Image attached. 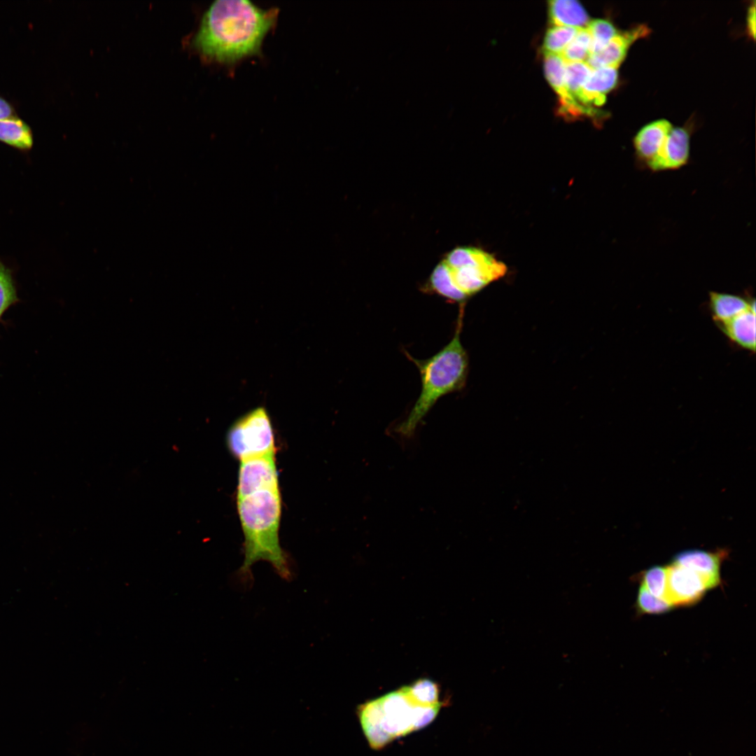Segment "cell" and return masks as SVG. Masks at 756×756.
Masks as SVG:
<instances>
[{
	"label": "cell",
	"mask_w": 756,
	"mask_h": 756,
	"mask_svg": "<svg viewBox=\"0 0 756 756\" xmlns=\"http://www.w3.org/2000/svg\"><path fill=\"white\" fill-rule=\"evenodd\" d=\"M276 15V9L262 10L247 0H217L204 14L192 46L209 60L236 62L260 52Z\"/></svg>",
	"instance_id": "1"
},
{
	"label": "cell",
	"mask_w": 756,
	"mask_h": 756,
	"mask_svg": "<svg viewBox=\"0 0 756 756\" xmlns=\"http://www.w3.org/2000/svg\"><path fill=\"white\" fill-rule=\"evenodd\" d=\"M463 315V304L451 340L431 357L417 359L405 352L419 371L421 387L408 414L389 431L402 445L414 439L419 424L441 398L461 391L466 384L469 360L461 340Z\"/></svg>",
	"instance_id": "2"
},
{
	"label": "cell",
	"mask_w": 756,
	"mask_h": 756,
	"mask_svg": "<svg viewBox=\"0 0 756 756\" xmlns=\"http://www.w3.org/2000/svg\"><path fill=\"white\" fill-rule=\"evenodd\" d=\"M237 508L244 536V559L237 573L240 581L252 582L251 566L259 561L269 562L281 578L291 580L290 561L279 541L280 489H265L237 498Z\"/></svg>",
	"instance_id": "3"
},
{
	"label": "cell",
	"mask_w": 756,
	"mask_h": 756,
	"mask_svg": "<svg viewBox=\"0 0 756 756\" xmlns=\"http://www.w3.org/2000/svg\"><path fill=\"white\" fill-rule=\"evenodd\" d=\"M440 707L417 703L402 687L364 704L358 715L370 746L379 749L396 737L426 726Z\"/></svg>",
	"instance_id": "4"
},
{
	"label": "cell",
	"mask_w": 756,
	"mask_h": 756,
	"mask_svg": "<svg viewBox=\"0 0 756 756\" xmlns=\"http://www.w3.org/2000/svg\"><path fill=\"white\" fill-rule=\"evenodd\" d=\"M225 442L230 453L240 461L276 454L274 428L262 407L237 419L229 428Z\"/></svg>",
	"instance_id": "5"
},
{
	"label": "cell",
	"mask_w": 756,
	"mask_h": 756,
	"mask_svg": "<svg viewBox=\"0 0 756 756\" xmlns=\"http://www.w3.org/2000/svg\"><path fill=\"white\" fill-rule=\"evenodd\" d=\"M667 568L665 599L673 606L693 605L699 601L712 584L699 573L671 564Z\"/></svg>",
	"instance_id": "6"
},
{
	"label": "cell",
	"mask_w": 756,
	"mask_h": 756,
	"mask_svg": "<svg viewBox=\"0 0 756 756\" xmlns=\"http://www.w3.org/2000/svg\"><path fill=\"white\" fill-rule=\"evenodd\" d=\"M279 489L275 456L240 461L236 498L265 489Z\"/></svg>",
	"instance_id": "7"
},
{
	"label": "cell",
	"mask_w": 756,
	"mask_h": 756,
	"mask_svg": "<svg viewBox=\"0 0 756 756\" xmlns=\"http://www.w3.org/2000/svg\"><path fill=\"white\" fill-rule=\"evenodd\" d=\"M446 265L454 284L467 298L491 282L502 278L507 270L505 264L496 259L488 262L458 267H449L447 264Z\"/></svg>",
	"instance_id": "8"
},
{
	"label": "cell",
	"mask_w": 756,
	"mask_h": 756,
	"mask_svg": "<svg viewBox=\"0 0 756 756\" xmlns=\"http://www.w3.org/2000/svg\"><path fill=\"white\" fill-rule=\"evenodd\" d=\"M545 77L559 97V113L562 117L575 120L591 117L592 109L578 103L570 94L565 81V63L559 55L544 53Z\"/></svg>",
	"instance_id": "9"
},
{
	"label": "cell",
	"mask_w": 756,
	"mask_h": 756,
	"mask_svg": "<svg viewBox=\"0 0 756 756\" xmlns=\"http://www.w3.org/2000/svg\"><path fill=\"white\" fill-rule=\"evenodd\" d=\"M689 157V133L683 128H674L666 136L648 169L652 172L678 169L687 163Z\"/></svg>",
	"instance_id": "10"
},
{
	"label": "cell",
	"mask_w": 756,
	"mask_h": 756,
	"mask_svg": "<svg viewBox=\"0 0 756 756\" xmlns=\"http://www.w3.org/2000/svg\"><path fill=\"white\" fill-rule=\"evenodd\" d=\"M648 33V27L641 25L623 34H617L601 50L590 55L585 62L592 70L601 67L617 69L630 45Z\"/></svg>",
	"instance_id": "11"
},
{
	"label": "cell",
	"mask_w": 756,
	"mask_h": 756,
	"mask_svg": "<svg viewBox=\"0 0 756 756\" xmlns=\"http://www.w3.org/2000/svg\"><path fill=\"white\" fill-rule=\"evenodd\" d=\"M672 129L671 124L662 119L646 125L637 133L634 146L640 168H648Z\"/></svg>",
	"instance_id": "12"
},
{
	"label": "cell",
	"mask_w": 756,
	"mask_h": 756,
	"mask_svg": "<svg viewBox=\"0 0 756 756\" xmlns=\"http://www.w3.org/2000/svg\"><path fill=\"white\" fill-rule=\"evenodd\" d=\"M724 554L723 551L689 550L676 554L672 563L699 573L715 587L720 582V568Z\"/></svg>",
	"instance_id": "13"
},
{
	"label": "cell",
	"mask_w": 756,
	"mask_h": 756,
	"mask_svg": "<svg viewBox=\"0 0 756 756\" xmlns=\"http://www.w3.org/2000/svg\"><path fill=\"white\" fill-rule=\"evenodd\" d=\"M617 80L615 68L601 67L593 70L582 86L580 104L589 108L603 104L606 94L615 88Z\"/></svg>",
	"instance_id": "14"
},
{
	"label": "cell",
	"mask_w": 756,
	"mask_h": 756,
	"mask_svg": "<svg viewBox=\"0 0 756 756\" xmlns=\"http://www.w3.org/2000/svg\"><path fill=\"white\" fill-rule=\"evenodd\" d=\"M717 325L736 344L744 349L755 351V312L748 309Z\"/></svg>",
	"instance_id": "15"
},
{
	"label": "cell",
	"mask_w": 756,
	"mask_h": 756,
	"mask_svg": "<svg viewBox=\"0 0 756 756\" xmlns=\"http://www.w3.org/2000/svg\"><path fill=\"white\" fill-rule=\"evenodd\" d=\"M709 307L713 319L718 323L748 309L755 312V300L734 294L711 291L709 293Z\"/></svg>",
	"instance_id": "16"
},
{
	"label": "cell",
	"mask_w": 756,
	"mask_h": 756,
	"mask_svg": "<svg viewBox=\"0 0 756 756\" xmlns=\"http://www.w3.org/2000/svg\"><path fill=\"white\" fill-rule=\"evenodd\" d=\"M550 22L556 27L578 29L587 27L589 16L580 2L574 0H553L548 2Z\"/></svg>",
	"instance_id": "17"
},
{
	"label": "cell",
	"mask_w": 756,
	"mask_h": 756,
	"mask_svg": "<svg viewBox=\"0 0 756 756\" xmlns=\"http://www.w3.org/2000/svg\"><path fill=\"white\" fill-rule=\"evenodd\" d=\"M0 141L22 152L34 144L30 125L18 115L0 120Z\"/></svg>",
	"instance_id": "18"
},
{
	"label": "cell",
	"mask_w": 756,
	"mask_h": 756,
	"mask_svg": "<svg viewBox=\"0 0 756 756\" xmlns=\"http://www.w3.org/2000/svg\"><path fill=\"white\" fill-rule=\"evenodd\" d=\"M425 290L435 293L450 302L463 304L467 298L453 283L447 266L442 260L431 273Z\"/></svg>",
	"instance_id": "19"
},
{
	"label": "cell",
	"mask_w": 756,
	"mask_h": 756,
	"mask_svg": "<svg viewBox=\"0 0 756 756\" xmlns=\"http://www.w3.org/2000/svg\"><path fill=\"white\" fill-rule=\"evenodd\" d=\"M591 41L587 27L579 29L572 41L559 55L564 63L585 62L589 56Z\"/></svg>",
	"instance_id": "20"
},
{
	"label": "cell",
	"mask_w": 756,
	"mask_h": 756,
	"mask_svg": "<svg viewBox=\"0 0 756 756\" xmlns=\"http://www.w3.org/2000/svg\"><path fill=\"white\" fill-rule=\"evenodd\" d=\"M579 29L569 27H553L545 33L542 48L544 53L560 55L572 41Z\"/></svg>",
	"instance_id": "21"
},
{
	"label": "cell",
	"mask_w": 756,
	"mask_h": 756,
	"mask_svg": "<svg viewBox=\"0 0 756 756\" xmlns=\"http://www.w3.org/2000/svg\"><path fill=\"white\" fill-rule=\"evenodd\" d=\"M593 70L584 62L565 64V81L568 92L578 102L583 85Z\"/></svg>",
	"instance_id": "22"
},
{
	"label": "cell",
	"mask_w": 756,
	"mask_h": 756,
	"mask_svg": "<svg viewBox=\"0 0 756 756\" xmlns=\"http://www.w3.org/2000/svg\"><path fill=\"white\" fill-rule=\"evenodd\" d=\"M591 35L589 55L601 50L617 34L614 26L608 20L596 19L589 21L587 26Z\"/></svg>",
	"instance_id": "23"
},
{
	"label": "cell",
	"mask_w": 756,
	"mask_h": 756,
	"mask_svg": "<svg viewBox=\"0 0 756 756\" xmlns=\"http://www.w3.org/2000/svg\"><path fill=\"white\" fill-rule=\"evenodd\" d=\"M408 694L419 704L424 706L442 705L439 701V690L435 682L428 679H419L412 685L405 686Z\"/></svg>",
	"instance_id": "24"
},
{
	"label": "cell",
	"mask_w": 756,
	"mask_h": 756,
	"mask_svg": "<svg viewBox=\"0 0 756 756\" xmlns=\"http://www.w3.org/2000/svg\"><path fill=\"white\" fill-rule=\"evenodd\" d=\"M18 301L11 271L0 260V321L4 313Z\"/></svg>",
	"instance_id": "25"
},
{
	"label": "cell",
	"mask_w": 756,
	"mask_h": 756,
	"mask_svg": "<svg viewBox=\"0 0 756 756\" xmlns=\"http://www.w3.org/2000/svg\"><path fill=\"white\" fill-rule=\"evenodd\" d=\"M666 578V566H652L643 573L641 584L654 596L665 599Z\"/></svg>",
	"instance_id": "26"
},
{
	"label": "cell",
	"mask_w": 756,
	"mask_h": 756,
	"mask_svg": "<svg viewBox=\"0 0 756 756\" xmlns=\"http://www.w3.org/2000/svg\"><path fill=\"white\" fill-rule=\"evenodd\" d=\"M637 606L640 612L648 614L663 613L673 608L666 600L657 598L650 593L643 584L639 587Z\"/></svg>",
	"instance_id": "27"
},
{
	"label": "cell",
	"mask_w": 756,
	"mask_h": 756,
	"mask_svg": "<svg viewBox=\"0 0 756 756\" xmlns=\"http://www.w3.org/2000/svg\"><path fill=\"white\" fill-rule=\"evenodd\" d=\"M17 115L15 106L0 94V120Z\"/></svg>",
	"instance_id": "28"
},
{
	"label": "cell",
	"mask_w": 756,
	"mask_h": 756,
	"mask_svg": "<svg viewBox=\"0 0 756 756\" xmlns=\"http://www.w3.org/2000/svg\"><path fill=\"white\" fill-rule=\"evenodd\" d=\"M747 24L750 35L755 38V5L753 4L749 8Z\"/></svg>",
	"instance_id": "29"
}]
</instances>
